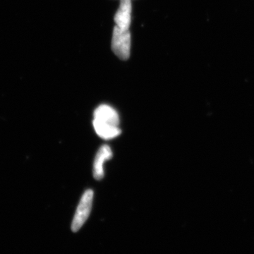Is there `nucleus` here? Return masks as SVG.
Wrapping results in <instances>:
<instances>
[{"mask_svg": "<svg viewBox=\"0 0 254 254\" xmlns=\"http://www.w3.org/2000/svg\"><path fill=\"white\" fill-rule=\"evenodd\" d=\"M93 124L97 134L103 139H113L121 134L122 130L119 127L112 126V125L99 123L95 120H93Z\"/></svg>", "mask_w": 254, "mask_h": 254, "instance_id": "6", "label": "nucleus"}, {"mask_svg": "<svg viewBox=\"0 0 254 254\" xmlns=\"http://www.w3.org/2000/svg\"><path fill=\"white\" fill-rule=\"evenodd\" d=\"M131 10V0H120V7L114 17L117 26L122 29L129 30Z\"/></svg>", "mask_w": 254, "mask_h": 254, "instance_id": "4", "label": "nucleus"}, {"mask_svg": "<svg viewBox=\"0 0 254 254\" xmlns=\"http://www.w3.org/2000/svg\"><path fill=\"white\" fill-rule=\"evenodd\" d=\"M112 50L118 58L127 60L130 57L131 33L129 30H124L115 26L112 39Z\"/></svg>", "mask_w": 254, "mask_h": 254, "instance_id": "1", "label": "nucleus"}, {"mask_svg": "<svg viewBox=\"0 0 254 254\" xmlns=\"http://www.w3.org/2000/svg\"><path fill=\"white\" fill-rule=\"evenodd\" d=\"M113 151L109 145H104L100 147L93 163V177L95 180H100L104 177L103 165L105 161L113 158Z\"/></svg>", "mask_w": 254, "mask_h": 254, "instance_id": "5", "label": "nucleus"}, {"mask_svg": "<svg viewBox=\"0 0 254 254\" xmlns=\"http://www.w3.org/2000/svg\"><path fill=\"white\" fill-rule=\"evenodd\" d=\"M95 121L112 125L120 126V117L118 112L108 105H101L95 109L94 114Z\"/></svg>", "mask_w": 254, "mask_h": 254, "instance_id": "3", "label": "nucleus"}, {"mask_svg": "<svg viewBox=\"0 0 254 254\" xmlns=\"http://www.w3.org/2000/svg\"><path fill=\"white\" fill-rule=\"evenodd\" d=\"M93 191L88 190L82 195L71 223V230L78 232L88 220L93 205Z\"/></svg>", "mask_w": 254, "mask_h": 254, "instance_id": "2", "label": "nucleus"}]
</instances>
